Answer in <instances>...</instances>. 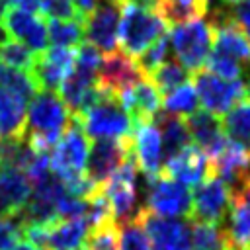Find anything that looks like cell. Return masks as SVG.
Masks as SVG:
<instances>
[{
    "instance_id": "cell-26",
    "label": "cell",
    "mask_w": 250,
    "mask_h": 250,
    "mask_svg": "<svg viewBox=\"0 0 250 250\" xmlns=\"http://www.w3.org/2000/svg\"><path fill=\"white\" fill-rule=\"evenodd\" d=\"M209 10V0H160L158 16L168 27L186 23L193 18H203Z\"/></svg>"
},
{
    "instance_id": "cell-15",
    "label": "cell",
    "mask_w": 250,
    "mask_h": 250,
    "mask_svg": "<svg viewBox=\"0 0 250 250\" xmlns=\"http://www.w3.org/2000/svg\"><path fill=\"white\" fill-rule=\"evenodd\" d=\"M72 64H74V49L53 45L51 49L35 53L31 76L35 78L39 90L59 92L61 84L72 70Z\"/></svg>"
},
{
    "instance_id": "cell-16",
    "label": "cell",
    "mask_w": 250,
    "mask_h": 250,
    "mask_svg": "<svg viewBox=\"0 0 250 250\" xmlns=\"http://www.w3.org/2000/svg\"><path fill=\"white\" fill-rule=\"evenodd\" d=\"M131 150L137 168L148 178L160 172L164 156H162V141L160 131L154 121H139L133 125L131 133Z\"/></svg>"
},
{
    "instance_id": "cell-44",
    "label": "cell",
    "mask_w": 250,
    "mask_h": 250,
    "mask_svg": "<svg viewBox=\"0 0 250 250\" xmlns=\"http://www.w3.org/2000/svg\"><path fill=\"white\" fill-rule=\"evenodd\" d=\"M225 4H229V6H236V4H240V2H244V0H223Z\"/></svg>"
},
{
    "instance_id": "cell-21",
    "label": "cell",
    "mask_w": 250,
    "mask_h": 250,
    "mask_svg": "<svg viewBox=\"0 0 250 250\" xmlns=\"http://www.w3.org/2000/svg\"><path fill=\"white\" fill-rule=\"evenodd\" d=\"M86 219H55L45 223L43 250H80L88 236Z\"/></svg>"
},
{
    "instance_id": "cell-8",
    "label": "cell",
    "mask_w": 250,
    "mask_h": 250,
    "mask_svg": "<svg viewBox=\"0 0 250 250\" xmlns=\"http://www.w3.org/2000/svg\"><path fill=\"white\" fill-rule=\"evenodd\" d=\"M193 90L197 94V100L203 104L205 111L213 115H225L236 102H240L244 92V82L240 78L236 80H225L215 76L213 72L199 68L193 72Z\"/></svg>"
},
{
    "instance_id": "cell-25",
    "label": "cell",
    "mask_w": 250,
    "mask_h": 250,
    "mask_svg": "<svg viewBox=\"0 0 250 250\" xmlns=\"http://www.w3.org/2000/svg\"><path fill=\"white\" fill-rule=\"evenodd\" d=\"M156 127L160 131V141H162V156L164 160L174 156L176 152H180L182 148H186L188 145H191V137L189 131L186 127V121L182 117L170 115V113H162L158 111V115L154 117Z\"/></svg>"
},
{
    "instance_id": "cell-48",
    "label": "cell",
    "mask_w": 250,
    "mask_h": 250,
    "mask_svg": "<svg viewBox=\"0 0 250 250\" xmlns=\"http://www.w3.org/2000/svg\"><path fill=\"white\" fill-rule=\"evenodd\" d=\"M246 250H250V246H248V248H246Z\"/></svg>"
},
{
    "instance_id": "cell-35",
    "label": "cell",
    "mask_w": 250,
    "mask_h": 250,
    "mask_svg": "<svg viewBox=\"0 0 250 250\" xmlns=\"http://www.w3.org/2000/svg\"><path fill=\"white\" fill-rule=\"evenodd\" d=\"M168 43H170V35L168 33H164V35H160L143 55H139L137 59H135V62H137V66H139V70L143 72V76L146 78L158 64H162L164 61H166V55H168Z\"/></svg>"
},
{
    "instance_id": "cell-7",
    "label": "cell",
    "mask_w": 250,
    "mask_h": 250,
    "mask_svg": "<svg viewBox=\"0 0 250 250\" xmlns=\"http://www.w3.org/2000/svg\"><path fill=\"white\" fill-rule=\"evenodd\" d=\"M145 209L160 217H188L191 215V193L188 188L162 172L146 178Z\"/></svg>"
},
{
    "instance_id": "cell-37",
    "label": "cell",
    "mask_w": 250,
    "mask_h": 250,
    "mask_svg": "<svg viewBox=\"0 0 250 250\" xmlns=\"http://www.w3.org/2000/svg\"><path fill=\"white\" fill-rule=\"evenodd\" d=\"M203 68L209 70V72H213L219 78H225V80H236L242 74V64L240 62H236L230 57L219 55V53H209Z\"/></svg>"
},
{
    "instance_id": "cell-20",
    "label": "cell",
    "mask_w": 250,
    "mask_h": 250,
    "mask_svg": "<svg viewBox=\"0 0 250 250\" xmlns=\"http://www.w3.org/2000/svg\"><path fill=\"white\" fill-rule=\"evenodd\" d=\"M31 193L29 178L16 166H0V217H18Z\"/></svg>"
},
{
    "instance_id": "cell-40",
    "label": "cell",
    "mask_w": 250,
    "mask_h": 250,
    "mask_svg": "<svg viewBox=\"0 0 250 250\" xmlns=\"http://www.w3.org/2000/svg\"><path fill=\"white\" fill-rule=\"evenodd\" d=\"M227 16L250 39V0H244V2H240L236 6H232V10Z\"/></svg>"
},
{
    "instance_id": "cell-12",
    "label": "cell",
    "mask_w": 250,
    "mask_h": 250,
    "mask_svg": "<svg viewBox=\"0 0 250 250\" xmlns=\"http://www.w3.org/2000/svg\"><path fill=\"white\" fill-rule=\"evenodd\" d=\"M137 217L150 240V250H189L188 223L172 217L154 215L145 207L137 211Z\"/></svg>"
},
{
    "instance_id": "cell-49",
    "label": "cell",
    "mask_w": 250,
    "mask_h": 250,
    "mask_svg": "<svg viewBox=\"0 0 250 250\" xmlns=\"http://www.w3.org/2000/svg\"><path fill=\"white\" fill-rule=\"evenodd\" d=\"M117 2H121V0H117Z\"/></svg>"
},
{
    "instance_id": "cell-4",
    "label": "cell",
    "mask_w": 250,
    "mask_h": 250,
    "mask_svg": "<svg viewBox=\"0 0 250 250\" xmlns=\"http://www.w3.org/2000/svg\"><path fill=\"white\" fill-rule=\"evenodd\" d=\"M88 150H90V141L82 131L80 123L72 117L49 152L51 172L62 184L76 182L86 174Z\"/></svg>"
},
{
    "instance_id": "cell-34",
    "label": "cell",
    "mask_w": 250,
    "mask_h": 250,
    "mask_svg": "<svg viewBox=\"0 0 250 250\" xmlns=\"http://www.w3.org/2000/svg\"><path fill=\"white\" fill-rule=\"evenodd\" d=\"M115 225H117V248L119 250H150L148 236L137 215L125 223H115Z\"/></svg>"
},
{
    "instance_id": "cell-27",
    "label": "cell",
    "mask_w": 250,
    "mask_h": 250,
    "mask_svg": "<svg viewBox=\"0 0 250 250\" xmlns=\"http://www.w3.org/2000/svg\"><path fill=\"white\" fill-rule=\"evenodd\" d=\"M221 129L227 139L250 148V100L236 102L221 119Z\"/></svg>"
},
{
    "instance_id": "cell-43",
    "label": "cell",
    "mask_w": 250,
    "mask_h": 250,
    "mask_svg": "<svg viewBox=\"0 0 250 250\" xmlns=\"http://www.w3.org/2000/svg\"><path fill=\"white\" fill-rule=\"evenodd\" d=\"M244 92L250 100V64H248V70H246V82H244Z\"/></svg>"
},
{
    "instance_id": "cell-36",
    "label": "cell",
    "mask_w": 250,
    "mask_h": 250,
    "mask_svg": "<svg viewBox=\"0 0 250 250\" xmlns=\"http://www.w3.org/2000/svg\"><path fill=\"white\" fill-rule=\"evenodd\" d=\"M84 244H86L84 248L88 250H119L117 248V225L111 221V223L90 229Z\"/></svg>"
},
{
    "instance_id": "cell-29",
    "label": "cell",
    "mask_w": 250,
    "mask_h": 250,
    "mask_svg": "<svg viewBox=\"0 0 250 250\" xmlns=\"http://www.w3.org/2000/svg\"><path fill=\"white\" fill-rule=\"evenodd\" d=\"M199 100L193 90L191 82H184L182 86L174 88L166 96H162V107L166 113L176 115V117H188L193 111H197Z\"/></svg>"
},
{
    "instance_id": "cell-39",
    "label": "cell",
    "mask_w": 250,
    "mask_h": 250,
    "mask_svg": "<svg viewBox=\"0 0 250 250\" xmlns=\"http://www.w3.org/2000/svg\"><path fill=\"white\" fill-rule=\"evenodd\" d=\"M23 236L20 217H0V250H12Z\"/></svg>"
},
{
    "instance_id": "cell-46",
    "label": "cell",
    "mask_w": 250,
    "mask_h": 250,
    "mask_svg": "<svg viewBox=\"0 0 250 250\" xmlns=\"http://www.w3.org/2000/svg\"><path fill=\"white\" fill-rule=\"evenodd\" d=\"M80 250H88V248H80Z\"/></svg>"
},
{
    "instance_id": "cell-9",
    "label": "cell",
    "mask_w": 250,
    "mask_h": 250,
    "mask_svg": "<svg viewBox=\"0 0 250 250\" xmlns=\"http://www.w3.org/2000/svg\"><path fill=\"white\" fill-rule=\"evenodd\" d=\"M230 197H232V189L221 178L209 174L203 182L195 186V191L191 195L189 221L211 223V225L223 223L227 209L230 205Z\"/></svg>"
},
{
    "instance_id": "cell-11",
    "label": "cell",
    "mask_w": 250,
    "mask_h": 250,
    "mask_svg": "<svg viewBox=\"0 0 250 250\" xmlns=\"http://www.w3.org/2000/svg\"><path fill=\"white\" fill-rule=\"evenodd\" d=\"M119 18H121V2L98 0L96 8L84 18V37L100 53L115 51Z\"/></svg>"
},
{
    "instance_id": "cell-30",
    "label": "cell",
    "mask_w": 250,
    "mask_h": 250,
    "mask_svg": "<svg viewBox=\"0 0 250 250\" xmlns=\"http://www.w3.org/2000/svg\"><path fill=\"white\" fill-rule=\"evenodd\" d=\"M49 39L55 47L74 49L84 37V20H49Z\"/></svg>"
},
{
    "instance_id": "cell-2",
    "label": "cell",
    "mask_w": 250,
    "mask_h": 250,
    "mask_svg": "<svg viewBox=\"0 0 250 250\" xmlns=\"http://www.w3.org/2000/svg\"><path fill=\"white\" fill-rule=\"evenodd\" d=\"M170 27L154 10L139 8L131 2H121V18L117 27V41L121 53L131 59L143 55L160 35L168 33Z\"/></svg>"
},
{
    "instance_id": "cell-14",
    "label": "cell",
    "mask_w": 250,
    "mask_h": 250,
    "mask_svg": "<svg viewBox=\"0 0 250 250\" xmlns=\"http://www.w3.org/2000/svg\"><path fill=\"white\" fill-rule=\"evenodd\" d=\"M0 20L4 29L12 35V39L21 41L29 51L41 53L47 49L49 33L41 14L21 10V8H6Z\"/></svg>"
},
{
    "instance_id": "cell-33",
    "label": "cell",
    "mask_w": 250,
    "mask_h": 250,
    "mask_svg": "<svg viewBox=\"0 0 250 250\" xmlns=\"http://www.w3.org/2000/svg\"><path fill=\"white\" fill-rule=\"evenodd\" d=\"M33 62H35V53L29 51L23 43H20L16 39L0 41V64L31 72Z\"/></svg>"
},
{
    "instance_id": "cell-41",
    "label": "cell",
    "mask_w": 250,
    "mask_h": 250,
    "mask_svg": "<svg viewBox=\"0 0 250 250\" xmlns=\"http://www.w3.org/2000/svg\"><path fill=\"white\" fill-rule=\"evenodd\" d=\"M8 6L14 8H21V10H29V12H39L41 0H4Z\"/></svg>"
},
{
    "instance_id": "cell-1",
    "label": "cell",
    "mask_w": 250,
    "mask_h": 250,
    "mask_svg": "<svg viewBox=\"0 0 250 250\" xmlns=\"http://www.w3.org/2000/svg\"><path fill=\"white\" fill-rule=\"evenodd\" d=\"M72 115L57 92L37 90L25 111L23 139L33 148L51 152L53 145L59 141Z\"/></svg>"
},
{
    "instance_id": "cell-10",
    "label": "cell",
    "mask_w": 250,
    "mask_h": 250,
    "mask_svg": "<svg viewBox=\"0 0 250 250\" xmlns=\"http://www.w3.org/2000/svg\"><path fill=\"white\" fill-rule=\"evenodd\" d=\"M145 76L139 70L135 59L127 57L125 53L111 51V53H104V57H102L96 86H98V90H102L109 96H115L119 100V96L123 92L131 90Z\"/></svg>"
},
{
    "instance_id": "cell-3",
    "label": "cell",
    "mask_w": 250,
    "mask_h": 250,
    "mask_svg": "<svg viewBox=\"0 0 250 250\" xmlns=\"http://www.w3.org/2000/svg\"><path fill=\"white\" fill-rule=\"evenodd\" d=\"M98 88V86H96ZM86 137L92 139H127L133 133V119L115 96L98 90L96 100L74 117Z\"/></svg>"
},
{
    "instance_id": "cell-5",
    "label": "cell",
    "mask_w": 250,
    "mask_h": 250,
    "mask_svg": "<svg viewBox=\"0 0 250 250\" xmlns=\"http://www.w3.org/2000/svg\"><path fill=\"white\" fill-rule=\"evenodd\" d=\"M100 188L109 201L115 223H125L137 215V211L141 209L139 207V168L135 164L133 150Z\"/></svg>"
},
{
    "instance_id": "cell-13",
    "label": "cell",
    "mask_w": 250,
    "mask_h": 250,
    "mask_svg": "<svg viewBox=\"0 0 250 250\" xmlns=\"http://www.w3.org/2000/svg\"><path fill=\"white\" fill-rule=\"evenodd\" d=\"M131 154V137L127 139H96L90 145L86 160V176L102 186Z\"/></svg>"
},
{
    "instance_id": "cell-6",
    "label": "cell",
    "mask_w": 250,
    "mask_h": 250,
    "mask_svg": "<svg viewBox=\"0 0 250 250\" xmlns=\"http://www.w3.org/2000/svg\"><path fill=\"white\" fill-rule=\"evenodd\" d=\"M174 55L189 72L203 68L211 49V23L205 18H193L186 23L174 25L168 31Z\"/></svg>"
},
{
    "instance_id": "cell-22",
    "label": "cell",
    "mask_w": 250,
    "mask_h": 250,
    "mask_svg": "<svg viewBox=\"0 0 250 250\" xmlns=\"http://www.w3.org/2000/svg\"><path fill=\"white\" fill-rule=\"evenodd\" d=\"M186 127L189 131L191 141H195V145L207 154V158H213L227 139L221 129V119L205 109H197L188 115Z\"/></svg>"
},
{
    "instance_id": "cell-18",
    "label": "cell",
    "mask_w": 250,
    "mask_h": 250,
    "mask_svg": "<svg viewBox=\"0 0 250 250\" xmlns=\"http://www.w3.org/2000/svg\"><path fill=\"white\" fill-rule=\"evenodd\" d=\"M211 174L221 178L232 191L250 176V148L225 139L219 152L209 158Z\"/></svg>"
},
{
    "instance_id": "cell-24",
    "label": "cell",
    "mask_w": 250,
    "mask_h": 250,
    "mask_svg": "<svg viewBox=\"0 0 250 250\" xmlns=\"http://www.w3.org/2000/svg\"><path fill=\"white\" fill-rule=\"evenodd\" d=\"M25 100L0 86V139H21L25 129Z\"/></svg>"
},
{
    "instance_id": "cell-38",
    "label": "cell",
    "mask_w": 250,
    "mask_h": 250,
    "mask_svg": "<svg viewBox=\"0 0 250 250\" xmlns=\"http://www.w3.org/2000/svg\"><path fill=\"white\" fill-rule=\"evenodd\" d=\"M39 14L47 20H82L72 0H41Z\"/></svg>"
},
{
    "instance_id": "cell-28",
    "label": "cell",
    "mask_w": 250,
    "mask_h": 250,
    "mask_svg": "<svg viewBox=\"0 0 250 250\" xmlns=\"http://www.w3.org/2000/svg\"><path fill=\"white\" fill-rule=\"evenodd\" d=\"M227 238L219 225L191 221L189 227V250H227Z\"/></svg>"
},
{
    "instance_id": "cell-32",
    "label": "cell",
    "mask_w": 250,
    "mask_h": 250,
    "mask_svg": "<svg viewBox=\"0 0 250 250\" xmlns=\"http://www.w3.org/2000/svg\"><path fill=\"white\" fill-rule=\"evenodd\" d=\"M0 86L6 88L8 92L20 96L25 102H29L33 98V94L39 90L31 72L10 68V66H4V64H0Z\"/></svg>"
},
{
    "instance_id": "cell-17",
    "label": "cell",
    "mask_w": 250,
    "mask_h": 250,
    "mask_svg": "<svg viewBox=\"0 0 250 250\" xmlns=\"http://www.w3.org/2000/svg\"><path fill=\"white\" fill-rule=\"evenodd\" d=\"M209 23L213 53L230 57L240 64H250V39L229 20V16L217 10Z\"/></svg>"
},
{
    "instance_id": "cell-47",
    "label": "cell",
    "mask_w": 250,
    "mask_h": 250,
    "mask_svg": "<svg viewBox=\"0 0 250 250\" xmlns=\"http://www.w3.org/2000/svg\"><path fill=\"white\" fill-rule=\"evenodd\" d=\"M227 250H234V248H227Z\"/></svg>"
},
{
    "instance_id": "cell-42",
    "label": "cell",
    "mask_w": 250,
    "mask_h": 250,
    "mask_svg": "<svg viewBox=\"0 0 250 250\" xmlns=\"http://www.w3.org/2000/svg\"><path fill=\"white\" fill-rule=\"evenodd\" d=\"M12 250H43V248H39V246H35V244H31L29 240H20Z\"/></svg>"
},
{
    "instance_id": "cell-23",
    "label": "cell",
    "mask_w": 250,
    "mask_h": 250,
    "mask_svg": "<svg viewBox=\"0 0 250 250\" xmlns=\"http://www.w3.org/2000/svg\"><path fill=\"white\" fill-rule=\"evenodd\" d=\"M223 232L229 248L246 250L250 246V205H246L240 197L232 193L230 205L223 219Z\"/></svg>"
},
{
    "instance_id": "cell-31",
    "label": "cell",
    "mask_w": 250,
    "mask_h": 250,
    "mask_svg": "<svg viewBox=\"0 0 250 250\" xmlns=\"http://www.w3.org/2000/svg\"><path fill=\"white\" fill-rule=\"evenodd\" d=\"M188 70L180 64V62H176V61H164L162 64H158L146 78L156 86V90L162 94V96H166L168 92H172L174 88H178V86H182L184 82H188Z\"/></svg>"
},
{
    "instance_id": "cell-45",
    "label": "cell",
    "mask_w": 250,
    "mask_h": 250,
    "mask_svg": "<svg viewBox=\"0 0 250 250\" xmlns=\"http://www.w3.org/2000/svg\"><path fill=\"white\" fill-rule=\"evenodd\" d=\"M0 37H2V27H0Z\"/></svg>"
},
{
    "instance_id": "cell-19",
    "label": "cell",
    "mask_w": 250,
    "mask_h": 250,
    "mask_svg": "<svg viewBox=\"0 0 250 250\" xmlns=\"http://www.w3.org/2000/svg\"><path fill=\"white\" fill-rule=\"evenodd\" d=\"M160 172L180 184L188 186H197L199 182H203L209 174H211V164L207 154L193 145H188L186 148H182L180 152H176L174 156L166 158Z\"/></svg>"
}]
</instances>
